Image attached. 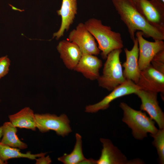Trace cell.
<instances>
[{
  "mask_svg": "<svg viewBox=\"0 0 164 164\" xmlns=\"http://www.w3.org/2000/svg\"><path fill=\"white\" fill-rule=\"evenodd\" d=\"M121 49L114 50L108 55L103 70L102 74L98 78L99 86L111 91L124 82L125 78L120 56Z\"/></svg>",
  "mask_w": 164,
  "mask_h": 164,
  "instance_id": "obj_4",
  "label": "cell"
},
{
  "mask_svg": "<svg viewBox=\"0 0 164 164\" xmlns=\"http://www.w3.org/2000/svg\"><path fill=\"white\" fill-rule=\"evenodd\" d=\"M1 100H0V101Z\"/></svg>",
  "mask_w": 164,
  "mask_h": 164,
  "instance_id": "obj_28",
  "label": "cell"
},
{
  "mask_svg": "<svg viewBox=\"0 0 164 164\" xmlns=\"http://www.w3.org/2000/svg\"><path fill=\"white\" fill-rule=\"evenodd\" d=\"M6 163V162H5L2 160L0 157V164H4Z\"/></svg>",
  "mask_w": 164,
  "mask_h": 164,
  "instance_id": "obj_26",
  "label": "cell"
},
{
  "mask_svg": "<svg viewBox=\"0 0 164 164\" xmlns=\"http://www.w3.org/2000/svg\"><path fill=\"white\" fill-rule=\"evenodd\" d=\"M84 24L97 40L98 48L101 51V56L103 59H106L112 51L123 48V43L121 34L112 31L110 26L104 25L101 20L91 18Z\"/></svg>",
  "mask_w": 164,
  "mask_h": 164,
  "instance_id": "obj_2",
  "label": "cell"
},
{
  "mask_svg": "<svg viewBox=\"0 0 164 164\" xmlns=\"http://www.w3.org/2000/svg\"><path fill=\"white\" fill-rule=\"evenodd\" d=\"M2 136V126L0 127V142L1 141V138Z\"/></svg>",
  "mask_w": 164,
  "mask_h": 164,
  "instance_id": "obj_25",
  "label": "cell"
},
{
  "mask_svg": "<svg viewBox=\"0 0 164 164\" xmlns=\"http://www.w3.org/2000/svg\"><path fill=\"white\" fill-rule=\"evenodd\" d=\"M163 2H164V0H161Z\"/></svg>",
  "mask_w": 164,
  "mask_h": 164,
  "instance_id": "obj_27",
  "label": "cell"
},
{
  "mask_svg": "<svg viewBox=\"0 0 164 164\" xmlns=\"http://www.w3.org/2000/svg\"><path fill=\"white\" fill-rule=\"evenodd\" d=\"M141 88L132 81L126 80L123 83L117 86L111 92L98 102L87 106L85 111L87 113H95L100 110L107 109L110 103L114 100L132 94H135Z\"/></svg>",
  "mask_w": 164,
  "mask_h": 164,
  "instance_id": "obj_7",
  "label": "cell"
},
{
  "mask_svg": "<svg viewBox=\"0 0 164 164\" xmlns=\"http://www.w3.org/2000/svg\"><path fill=\"white\" fill-rule=\"evenodd\" d=\"M68 40L76 44L82 54L96 55L100 53L101 51L94 38L86 28L84 23H79L76 29L70 32Z\"/></svg>",
  "mask_w": 164,
  "mask_h": 164,
  "instance_id": "obj_8",
  "label": "cell"
},
{
  "mask_svg": "<svg viewBox=\"0 0 164 164\" xmlns=\"http://www.w3.org/2000/svg\"><path fill=\"white\" fill-rule=\"evenodd\" d=\"M35 116L36 128L42 133L53 130L58 135L64 137L72 131L66 114L58 116L49 113L35 114Z\"/></svg>",
  "mask_w": 164,
  "mask_h": 164,
  "instance_id": "obj_5",
  "label": "cell"
},
{
  "mask_svg": "<svg viewBox=\"0 0 164 164\" xmlns=\"http://www.w3.org/2000/svg\"><path fill=\"white\" fill-rule=\"evenodd\" d=\"M10 121L16 127L35 131L36 128L35 114L29 107H26L9 116Z\"/></svg>",
  "mask_w": 164,
  "mask_h": 164,
  "instance_id": "obj_17",
  "label": "cell"
},
{
  "mask_svg": "<svg viewBox=\"0 0 164 164\" xmlns=\"http://www.w3.org/2000/svg\"><path fill=\"white\" fill-rule=\"evenodd\" d=\"M46 153L32 154L30 152L26 153L21 152L19 149L12 147L0 143V157L2 161L6 162L8 159L12 158H26L34 160L36 158L45 155Z\"/></svg>",
  "mask_w": 164,
  "mask_h": 164,
  "instance_id": "obj_19",
  "label": "cell"
},
{
  "mask_svg": "<svg viewBox=\"0 0 164 164\" xmlns=\"http://www.w3.org/2000/svg\"><path fill=\"white\" fill-rule=\"evenodd\" d=\"M77 0H62L60 9L57 11L61 18V22L58 30L53 34V38L58 40L63 36L65 31L69 29L77 14Z\"/></svg>",
  "mask_w": 164,
  "mask_h": 164,
  "instance_id": "obj_13",
  "label": "cell"
},
{
  "mask_svg": "<svg viewBox=\"0 0 164 164\" xmlns=\"http://www.w3.org/2000/svg\"><path fill=\"white\" fill-rule=\"evenodd\" d=\"M56 49L66 67L73 70L82 54L78 46L68 40H63L59 42Z\"/></svg>",
  "mask_w": 164,
  "mask_h": 164,
  "instance_id": "obj_15",
  "label": "cell"
},
{
  "mask_svg": "<svg viewBox=\"0 0 164 164\" xmlns=\"http://www.w3.org/2000/svg\"><path fill=\"white\" fill-rule=\"evenodd\" d=\"M136 84L141 90L163 93L164 92V74L154 69L150 64L140 71Z\"/></svg>",
  "mask_w": 164,
  "mask_h": 164,
  "instance_id": "obj_11",
  "label": "cell"
},
{
  "mask_svg": "<svg viewBox=\"0 0 164 164\" xmlns=\"http://www.w3.org/2000/svg\"><path fill=\"white\" fill-rule=\"evenodd\" d=\"M139 12L152 26L164 31V2L161 0H133Z\"/></svg>",
  "mask_w": 164,
  "mask_h": 164,
  "instance_id": "obj_6",
  "label": "cell"
},
{
  "mask_svg": "<svg viewBox=\"0 0 164 164\" xmlns=\"http://www.w3.org/2000/svg\"><path fill=\"white\" fill-rule=\"evenodd\" d=\"M135 35L138 43V64L141 71L151 64L152 59L157 53L164 50V42L163 40L148 41L144 39L142 33L140 31H137Z\"/></svg>",
  "mask_w": 164,
  "mask_h": 164,
  "instance_id": "obj_10",
  "label": "cell"
},
{
  "mask_svg": "<svg viewBox=\"0 0 164 164\" xmlns=\"http://www.w3.org/2000/svg\"><path fill=\"white\" fill-rule=\"evenodd\" d=\"M2 138L0 143L9 146L19 149H25L27 148V145L19 138L16 133V127L10 121L5 122L2 126Z\"/></svg>",
  "mask_w": 164,
  "mask_h": 164,
  "instance_id": "obj_18",
  "label": "cell"
},
{
  "mask_svg": "<svg viewBox=\"0 0 164 164\" xmlns=\"http://www.w3.org/2000/svg\"><path fill=\"white\" fill-rule=\"evenodd\" d=\"M36 164H50L52 162L51 160L49 155L45 157V155L41 156L36 158Z\"/></svg>",
  "mask_w": 164,
  "mask_h": 164,
  "instance_id": "obj_24",
  "label": "cell"
},
{
  "mask_svg": "<svg viewBox=\"0 0 164 164\" xmlns=\"http://www.w3.org/2000/svg\"><path fill=\"white\" fill-rule=\"evenodd\" d=\"M103 148L101 156L96 160L97 164H129L127 158L108 139L101 138Z\"/></svg>",
  "mask_w": 164,
  "mask_h": 164,
  "instance_id": "obj_16",
  "label": "cell"
},
{
  "mask_svg": "<svg viewBox=\"0 0 164 164\" xmlns=\"http://www.w3.org/2000/svg\"><path fill=\"white\" fill-rule=\"evenodd\" d=\"M150 64L154 69L164 74V50L154 56Z\"/></svg>",
  "mask_w": 164,
  "mask_h": 164,
  "instance_id": "obj_22",
  "label": "cell"
},
{
  "mask_svg": "<svg viewBox=\"0 0 164 164\" xmlns=\"http://www.w3.org/2000/svg\"><path fill=\"white\" fill-rule=\"evenodd\" d=\"M154 138L152 144L156 148L160 162L164 163V128L159 129L155 134L150 135Z\"/></svg>",
  "mask_w": 164,
  "mask_h": 164,
  "instance_id": "obj_21",
  "label": "cell"
},
{
  "mask_svg": "<svg viewBox=\"0 0 164 164\" xmlns=\"http://www.w3.org/2000/svg\"><path fill=\"white\" fill-rule=\"evenodd\" d=\"M11 61L7 56L0 57V79L9 73Z\"/></svg>",
  "mask_w": 164,
  "mask_h": 164,
  "instance_id": "obj_23",
  "label": "cell"
},
{
  "mask_svg": "<svg viewBox=\"0 0 164 164\" xmlns=\"http://www.w3.org/2000/svg\"><path fill=\"white\" fill-rule=\"evenodd\" d=\"M135 94L141 101L140 109L147 113L157 123L159 129L164 128V114L159 105L156 92L139 90Z\"/></svg>",
  "mask_w": 164,
  "mask_h": 164,
  "instance_id": "obj_9",
  "label": "cell"
},
{
  "mask_svg": "<svg viewBox=\"0 0 164 164\" xmlns=\"http://www.w3.org/2000/svg\"><path fill=\"white\" fill-rule=\"evenodd\" d=\"M76 142L73 150L70 154L66 153L58 158V161L64 164H81L86 159L82 152L81 136L78 133L75 135Z\"/></svg>",
  "mask_w": 164,
  "mask_h": 164,
  "instance_id": "obj_20",
  "label": "cell"
},
{
  "mask_svg": "<svg viewBox=\"0 0 164 164\" xmlns=\"http://www.w3.org/2000/svg\"><path fill=\"white\" fill-rule=\"evenodd\" d=\"M133 42V45L131 50L126 48L124 49L126 60L122 66L124 68L123 73L125 79L131 80L136 84L140 72L138 64L139 48L136 37Z\"/></svg>",
  "mask_w": 164,
  "mask_h": 164,
  "instance_id": "obj_12",
  "label": "cell"
},
{
  "mask_svg": "<svg viewBox=\"0 0 164 164\" xmlns=\"http://www.w3.org/2000/svg\"><path fill=\"white\" fill-rule=\"evenodd\" d=\"M119 107L123 111L122 121L131 129L135 139H142L148 133L154 135L158 131L154 121L145 112L135 110L124 102L120 103Z\"/></svg>",
  "mask_w": 164,
  "mask_h": 164,
  "instance_id": "obj_3",
  "label": "cell"
},
{
  "mask_svg": "<svg viewBox=\"0 0 164 164\" xmlns=\"http://www.w3.org/2000/svg\"><path fill=\"white\" fill-rule=\"evenodd\" d=\"M101 60L94 55L82 54L73 70L80 73L91 80H97L102 66Z\"/></svg>",
  "mask_w": 164,
  "mask_h": 164,
  "instance_id": "obj_14",
  "label": "cell"
},
{
  "mask_svg": "<svg viewBox=\"0 0 164 164\" xmlns=\"http://www.w3.org/2000/svg\"><path fill=\"white\" fill-rule=\"evenodd\" d=\"M120 19L126 26L131 39H135V33L141 32L143 36L154 41L164 40V31L150 25L139 12L133 0H112Z\"/></svg>",
  "mask_w": 164,
  "mask_h": 164,
  "instance_id": "obj_1",
  "label": "cell"
}]
</instances>
